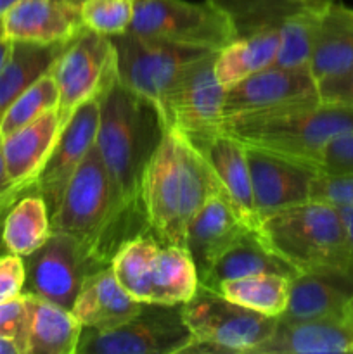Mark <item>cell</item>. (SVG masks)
Instances as JSON below:
<instances>
[{
  "label": "cell",
  "mask_w": 353,
  "mask_h": 354,
  "mask_svg": "<svg viewBox=\"0 0 353 354\" xmlns=\"http://www.w3.org/2000/svg\"><path fill=\"white\" fill-rule=\"evenodd\" d=\"M51 221L54 232L78 239L102 268L127 239L147 232L141 207L120 199L96 145L69 180Z\"/></svg>",
  "instance_id": "obj_2"
},
{
  "label": "cell",
  "mask_w": 353,
  "mask_h": 354,
  "mask_svg": "<svg viewBox=\"0 0 353 354\" xmlns=\"http://www.w3.org/2000/svg\"><path fill=\"white\" fill-rule=\"evenodd\" d=\"M218 194L227 196L199 149L179 128L163 130L138 190V206L149 234L163 244L185 248L190 220Z\"/></svg>",
  "instance_id": "obj_1"
},
{
  "label": "cell",
  "mask_w": 353,
  "mask_h": 354,
  "mask_svg": "<svg viewBox=\"0 0 353 354\" xmlns=\"http://www.w3.org/2000/svg\"><path fill=\"white\" fill-rule=\"evenodd\" d=\"M64 47L66 44L12 41L9 55L0 68V118L28 86L52 71Z\"/></svg>",
  "instance_id": "obj_28"
},
{
  "label": "cell",
  "mask_w": 353,
  "mask_h": 354,
  "mask_svg": "<svg viewBox=\"0 0 353 354\" xmlns=\"http://www.w3.org/2000/svg\"><path fill=\"white\" fill-rule=\"evenodd\" d=\"M141 308L142 303L120 286L111 266H106L83 280L71 311L83 328L106 330L130 320Z\"/></svg>",
  "instance_id": "obj_21"
},
{
  "label": "cell",
  "mask_w": 353,
  "mask_h": 354,
  "mask_svg": "<svg viewBox=\"0 0 353 354\" xmlns=\"http://www.w3.org/2000/svg\"><path fill=\"white\" fill-rule=\"evenodd\" d=\"M128 31L206 50H220L237 37L227 12L208 0H135Z\"/></svg>",
  "instance_id": "obj_9"
},
{
  "label": "cell",
  "mask_w": 353,
  "mask_h": 354,
  "mask_svg": "<svg viewBox=\"0 0 353 354\" xmlns=\"http://www.w3.org/2000/svg\"><path fill=\"white\" fill-rule=\"evenodd\" d=\"M135 0H83L80 17L83 26L104 37H116L130 30Z\"/></svg>",
  "instance_id": "obj_34"
},
{
  "label": "cell",
  "mask_w": 353,
  "mask_h": 354,
  "mask_svg": "<svg viewBox=\"0 0 353 354\" xmlns=\"http://www.w3.org/2000/svg\"><path fill=\"white\" fill-rule=\"evenodd\" d=\"M30 190H35L33 183H17V185H14L12 189L7 190L6 194H2V196H0V254H6L7 252L6 245H3V241H2L3 220H6L7 211L10 209V206H12V204L16 203V201L19 199L23 194L30 192Z\"/></svg>",
  "instance_id": "obj_40"
},
{
  "label": "cell",
  "mask_w": 353,
  "mask_h": 354,
  "mask_svg": "<svg viewBox=\"0 0 353 354\" xmlns=\"http://www.w3.org/2000/svg\"><path fill=\"white\" fill-rule=\"evenodd\" d=\"M336 207H338V213L339 216H341L346 235H348L350 244H352V249H353V207L352 206H336Z\"/></svg>",
  "instance_id": "obj_41"
},
{
  "label": "cell",
  "mask_w": 353,
  "mask_h": 354,
  "mask_svg": "<svg viewBox=\"0 0 353 354\" xmlns=\"http://www.w3.org/2000/svg\"><path fill=\"white\" fill-rule=\"evenodd\" d=\"M353 332L346 315L311 320L277 322L272 334L251 354H348Z\"/></svg>",
  "instance_id": "obj_19"
},
{
  "label": "cell",
  "mask_w": 353,
  "mask_h": 354,
  "mask_svg": "<svg viewBox=\"0 0 353 354\" xmlns=\"http://www.w3.org/2000/svg\"><path fill=\"white\" fill-rule=\"evenodd\" d=\"M296 2H314V0H296Z\"/></svg>",
  "instance_id": "obj_48"
},
{
  "label": "cell",
  "mask_w": 353,
  "mask_h": 354,
  "mask_svg": "<svg viewBox=\"0 0 353 354\" xmlns=\"http://www.w3.org/2000/svg\"><path fill=\"white\" fill-rule=\"evenodd\" d=\"M258 234L298 273H327L353 280V249L338 207L322 201L260 218Z\"/></svg>",
  "instance_id": "obj_4"
},
{
  "label": "cell",
  "mask_w": 353,
  "mask_h": 354,
  "mask_svg": "<svg viewBox=\"0 0 353 354\" xmlns=\"http://www.w3.org/2000/svg\"><path fill=\"white\" fill-rule=\"evenodd\" d=\"M59 106V86L52 73H47L31 86H28L0 118V137H7L12 131L19 130L24 124L31 123L51 109Z\"/></svg>",
  "instance_id": "obj_32"
},
{
  "label": "cell",
  "mask_w": 353,
  "mask_h": 354,
  "mask_svg": "<svg viewBox=\"0 0 353 354\" xmlns=\"http://www.w3.org/2000/svg\"><path fill=\"white\" fill-rule=\"evenodd\" d=\"M180 313L192 334L183 354H251L279 322L239 306L201 283L197 292L180 304Z\"/></svg>",
  "instance_id": "obj_7"
},
{
  "label": "cell",
  "mask_w": 353,
  "mask_h": 354,
  "mask_svg": "<svg viewBox=\"0 0 353 354\" xmlns=\"http://www.w3.org/2000/svg\"><path fill=\"white\" fill-rule=\"evenodd\" d=\"M256 273H275L287 279L298 275L289 263L284 261L275 251L266 245L258 230L251 228L218 256L199 283L208 289L217 290L227 280L256 275Z\"/></svg>",
  "instance_id": "obj_24"
},
{
  "label": "cell",
  "mask_w": 353,
  "mask_h": 354,
  "mask_svg": "<svg viewBox=\"0 0 353 354\" xmlns=\"http://www.w3.org/2000/svg\"><path fill=\"white\" fill-rule=\"evenodd\" d=\"M0 354H23V353H21L19 346H17L12 339L0 335Z\"/></svg>",
  "instance_id": "obj_43"
},
{
  "label": "cell",
  "mask_w": 353,
  "mask_h": 354,
  "mask_svg": "<svg viewBox=\"0 0 353 354\" xmlns=\"http://www.w3.org/2000/svg\"><path fill=\"white\" fill-rule=\"evenodd\" d=\"M10 45H12V41H9L7 38L0 37V68H2L3 62H6V59H7V55H9Z\"/></svg>",
  "instance_id": "obj_45"
},
{
  "label": "cell",
  "mask_w": 353,
  "mask_h": 354,
  "mask_svg": "<svg viewBox=\"0 0 353 354\" xmlns=\"http://www.w3.org/2000/svg\"><path fill=\"white\" fill-rule=\"evenodd\" d=\"M320 171L353 175V130L329 142L320 159Z\"/></svg>",
  "instance_id": "obj_37"
},
{
  "label": "cell",
  "mask_w": 353,
  "mask_h": 354,
  "mask_svg": "<svg viewBox=\"0 0 353 354\" xmlns=\"http://www.w3.org/2000/svg\"><path fill=\"white\" fill-rule=\"evenodd\" d=\"M246 151L258 221L273 211L310 201L311 183L320 171L317 166L249 145Z\"/></svg>",
  "instance_id": "obj_16"
},
{
  "label": "cell",
  "mask_w": 353,
  "mask_h": 354,
  "mask_svg": "<svg viewBox=\"0 0 353 354\" xmlns=\"http://www.w3.org/2000/svg\"><path fill=\"white\" fill-rule=\"evenodd\" d=\"M190 342L180 306L142 303L141 311L118 327L83 328L76 354H183Z\"/></svg>",
  "instance_id": "obj_10"
},
{
  "label": "cell",
  "mask_w": 353,
  "mask_h": 354,
  "mask_svg": "<svg viewBox=\"0 0 353 354\" xmlns=\"http://www.w3.org/2000/svg\"><path fill=\"white\" fill-rule=\"evenodd\" d=\"M96 149L127 206H138L145 165L163 135V124L151 104L120 82L99 99Z\"/></svg>",
  "instance_id": "obj_5"
},
{
  "label": "cell",
  "mask_w": 353,
  "mask_h": 354,
  "mask_svg": "<svg viewBox=\"0 0 353 354\" xmlns=\"http://www.w3.org/2000/svg\"><path fill=\"white\" fill-rule=\"evenodd\" d=\"M310 199L322 201L332 206L353 207V175L318 171L311 183Z\"/></svg>",
  "instance_id": "obj_35"
},
{
  "label": "cell",
  "mask_w": 353,
  "mask_h": 354,
  "mask_svg": "<svg viewBox=\"0 0 353 354\" xmlns=\"http://www.w3.org/2000/svg\"><path fill=\"white\" fill-rule=\"evenodd\" d=\"M0 140H2V137H0Z\"/></svg>",
  "instance_id": "obj_49"
},
{
  "label": "cell",
  "mask_w": 353,
  "mask_h": 354,
  "mask_svg": "<svg viewBox=\"0 0 353 354\" xmlns=\"http://www.w3.org/2000/svg\"><path fill=\"white\" fill-rule=\"evenodd\" d=\"M251 228L227 196L210 197L194 214L185 232V249L196 265L199 280L218 256Z\"/></svg>",
  "instance_id": "obj_17"
},
{
  "label": "cell",
  "mask_w": 353,
  "mask_h": 354,
  "mask_svg": "<svg viewBox=\"0 0 353 354\" xmlns=\"http://www.w3.org/2000/svg\"><path fill=\"white\" fill-rule=\"evenodd\" d=\"M62 2H68V3H73V6H78L80 7V3H82L83 0H62Z\"/></svg>",
  "instance_id": "obj_47"
},
{
  "label": "cell",
  "mask_w": 353,
  "mask_h": 354,
  "mask_svg": "<svg viewBox=\"0 0 353 354\" xmlns=\"http://www.w3.org/2000/svg\"><path fill=\"white\" fill-rule=\"evenodd\" d=\"M0 335L9 337L26 354L28 348V304L24 294L0 303Z\"/></svg>",
  "instance_id": "obj_36"
},
{
  "label": "cell",
  "mask_w": 353,
  "mask_h": 354,
  "mask_svg": "<svg viewBox=\"0 0 353 354\" xmlns=\"http://www.w3.org/2000/svg\"><path fill=\"white\" fill-rule=\"evenodd\" d=\"M192 144L204 156L220 185L224 187V192L237 207L239 213L253 228L258 227L246 145L232 135L225 133L221 128Z\"/></svg>",
  "instance_id": "obj_20"
},
{
  "label": "cell",
  "mask_w": 353,
  "mask_h": 354,
  "mask_svg": "<svg viewBox=\"0 0 353 354\" xmlns=\"http://www.w3.org/2000/svg\"><path fill=\"white\" fill-rule=\"evenodd\" d=\"M279 50V26L239 35L215 54V75L225 90L246 76L273 66Z\"/></svg>",
  "instance_id": "obj_27"
},
{
  "label": "cell",
  "mask_w": 353,
  "mask_h": 354,
  "mask_svg": "<svg viewBox=\"0 0 353 354\" xmlns=\"http://www.w3.org/2000/svg\"><path fill=\"white\" fill-rule=\"evenodd\" d=\"M99 113V99H90L76 107L62 124L51 156L35 178V192L44 197L51 216L57 209L71 176L96 145Z\"/></svg>",
  "instance_id": "obj_14"
},
{
  "label": "cell",
  "mask_w": 353,
  "mask_h": 354,
  "mask_svg": "<svg viewBox=\"0 0 353 354\" xmlns=\"http://www.w3.org/2000/svg\"><path fill=\"white\" fill-rule=\"evenodd\" d=\"M24 258L12 252L0 254V303L19 297L24 292Z\"/></svg>",
  "instance_id": "obj_38"
},
{
  "label": "cell",
  "mask_w": 353,
  "mask_h": 354,
  "mask_svg": "<svg viewBox=\"0 0 353 354\" xmlns=\"http://www.w3.org/2000/svg\"><path fill=\"white\" fill-rule=\"evenodd\" d=\"M80 7L62 0H19L2 19L3 38L30 44H68L83 30Z\"/></svg>",
  "instance_id": "obj_18"
},
{
  "label": "cell",
  "mask_w": 353,
  "mask_h": 354,
  "mask_svg": "<svg viewBox=\"0 0 353 354\" xmlns=\"http://www.w3.org/2000/svg\"><path fill=\"white\" fill-rule=\"evenodd\" d=\"M17 2H19V0H0V37H3V33H2L3 16H6V14L9 12V10L12 9Z\"/></svg>",
  "instance_id": "obj_44"
},
{
  "label": "cell",
  "mask_w": 353,
  "mask_h": 354,
  "mask_svg": "<svg viewBox=\"0 0 353 354\" xmlns=\"http://www.w3.org/2000/svg\"><path fill=\"white\" fill-rule=\"evenodd\" d=\"M28 304L26 354H76L83 325L71 310L24 294Z\"/></svg>",
  "instance_id": "obj_26"
},
{
  "label": "cell",
  "mask_w": 353,
  "mask_h": 354,
  "mask_svg": "<svg viewBox=\"0 0 353 354\" xmlns=\"http://www.w3.org/2000/svg\"><path fill=\"white\" fill-rule=\"evenodd\" d=\"M51 73L59 86L57 113L64 124L80 104L100 99L118 82L113 40L83 28L66 44Z\"/></svg>",
  "instance_id": "obj_11"
},
{
  "label": "cell",
  "mask_w": 353,
  "mask_h": 354,
  "mask_svg": "<svg viewBox=\"0 0 353 354\" xmlns=\"http://www.w3.org/2000/svg\"><path fill=\"white\" fill-rule=\"evenodd\" d=\"M320 100L353 109V71L318 83Z\"/></svg>",
  "instance_id": "obj_39"
},
{
  "label": "cell",
  "mask_w": 353,
  "mask_h": 354,
  "mask_svg": "<svg viewBox=\"0 0 353 354\" xmlns=\"http://www.w3.org/2000/svg\"><path fill=\"white\" fill-rule=\"evenodd\" d=\"M314 100H320V93L310 68L269 66L227 88L224 118Z\"/></svg>",
  "instance_id": "obj_15"
},
{
  "label": "cell",
  "mask_w": 353,
  "mask_h": 354,
  "mask_svg": "<svg viewBox=\"0 0 353 354\" xmlns=\"http://www.w3.org/2000/svg\"><path fill=\"white\" fill-rule=\"evenodd\" d=\"M346 320H348L350 328H352V332H353V294L348 301V306H346Z\"/></svg>",
  "instance_id": "obj_46"
},
{
  "label": "cell",
  "mask_w": 353,
  "mask_h": 354,
  "mask_svg": "<svg viewBox=\"0 0 353 354\" xmlns=\"http://www.w3.org/2000/svg\"><path fill=\"white\" fill-rule=\"evenodd\" d=\"M291 279L275 273H256L227 280L217 289L232 303L258 311L272 318H280L287 308Z\"/></svg>",
  "instance_id": "obj_30"
},
{
  "label": "cell",
  "mask_w": 353,
  "mask_h": 354,
  "mask_svg": "<svg viewBox=\"0 0 353 354\" xmlns=\"http://www.w3.org/2000/svg\"><path fill=\"white\" fill-rule=\"evenodd\" d=\"M215 54L208 52L182 69L166 97V128H179L197 142L221 128L227 90L215 75Z\"/></svg>",
  "instance_id": "obj_13"
},
{
  "label": "cell",
  "mask_w": 353,
  "mask_h": 354,
  "mask_svg": "<svg viewBox=\"0 0 353 354\" xmlns=\"http://www.w3.org/2000/svg\"><path fill=\"white\" fill-rule=\"evenodd\" d=\"M310 71L317 83L353 71V9L334 0L322 7Z\"/></svg>",
  "instance_id": "obj_22"
},
{
  "label": "cell",
  "mask_w": 353,
  "mask_h": 354,
  "mask_svg": "<svg viewBox=\"0 0 353 354\" xmlns=\"http://www.w3.org/2000/svg\"><path fill=\"white\" fill-rule=\"evenodd\" d=\"M327 0L307 2L287 14L279 24V50L273 66L310 68L311 48L322 7Z\"/></svg>",
  "instance_id": "obj_31"
},
{
  "label": "cell",
  "mask_w": 353,
  "mask_h": 354,
  "mask_svg": "<svg viewBox=\"0 0 353 354\" xmlns=\"http://www.w3.org/2000/svg\"><path fill=\"white\" fill-rule=\"evenodd\" d=\"M137 303L180 306L199 289V273L182 245L163 244L149 232L127 239L109 263Z\"/></svg>",
  "instance_id": "obj_6"
},
{
  "label": "cell",
  "mask_w": 353,
  "mask_h": 354,
  "mask_svg": "<svg viewBox=\"0 0 353 354\" xmlns=\"http://www.w3.org/2000/svg\"><path fill=\"white\" fill-rule=\"evenodd\" d=\"M14 185H17V183H14L12 180H10L9 173H7L6 161H3V154H2V145H0V196L6 194L7 190L12 189Z\"/></svg>",
  "instance_id": "obj_42"
},
{
  "label": "cell",
  "mask_w": 353,
  "mask_h": 354,
  "mask_svg": "<svg viewBox=\"0 0 353 354\" xmlns=\"http://www.w3.org/2000/svg\"><path fill=\"white\" fill-rule=\"evenodd\" d=\"M221 130L249 147L310 162L320 169L329 142L353 130V109L324 100L289 104L224 118Z\"/></svg>",
  "instance_id": "obj_3"
},
{
  "label": "cell",
  "mask_w": 353,
  "mask_h": 354,
  "mask_svg": "<svg viewBox=\"0 0 353 354\" xmlns=\"http://www.w3.org/2000/svg\"><path fill=\"white\" fill-rule=\"evenodd\" d=\"M24 292L71 310L82 283L100 270L89 249L62 232H54L35 252L24 258ZM106 268V266H104Z\"/></svg>",
  "instance_id": "obj_12"
},
{
  "label": "cell",
  "mask_w": 353,
  "mask_h": 354,
  "mask_svg": "<svg viewBox=\"0 0 353 354\" xmlns=\"http://www.w3.org/2000/svg\"><path fill=\"white\" fill-rule=\"evenodd\" d=\"M52 234L51 211L44 197L35 190L23 194L7 211L2 241L7 252L26 258Z\"/></svg>",
  "instance_id": "obj_29"
},
{
  "label": "cell",
  "mask_w": 353,
  "mask_h": 354,
  "mask_svg": "<svg viewBox=\"0 0 353 354\" xmlns=\"http://www.w3.org/2000/svg\"><path fill=\"white\" fill-rule=\"evenodd\" d=\"M61 130V116L57 109H51L31 123L21 127L19 130L2 137L0 145L3 161L14 183L35 182L51 156Z\"/></svg>",
  "instance_id": "obj_23"
},
{
  "label": "cell",
  "mask_w": 353,
  "mask_h": 354,
  "mask_svg": "<svg viewBox=\"0 0 353 354\" xmlns=\"http://www.w3.org/2000/svg\"><path fill=\"white\" fill-rule=\"evenodd\" d=\"M353 294V280L327 273H298L289 282L287 308L279 320L341 317Z\"/></svg>",
  "instance_id": "obj_25"
},
{
  "label": "cell",
  "mask_w": 353,
  "mask_h": 354,
  "mask_svg": "<svg viewBox=\"0 0 353 354\" xmlns=\"http://www.w3.org/2000/svg\"><path fill=\"white\" fill-rule=\"evenodd\" d=\"M109 38L116 48L118 82L154 107L163 128L166 121V97L176 76L192 61L208 52H217L142 37L132 31Z\"/></svg>",
  "instance_id": "obj_8"
},
{
  "label": "cell",
  "mask_w": 353,
  "mask_h": 354,
  "mask_svg": "<svg viewBox=\"0 0 353 354\" xmlns=\"http://www.w3.org/2000/svg\"><path fill=\"white\" fill-rule=\"evenodd\" d=\"M220 7L234 23L239 35L266 26H279L280 21L307 2L296 0H208Z\"/></svg>",
  "instance_id": "obj_33"
}]
</instances>
